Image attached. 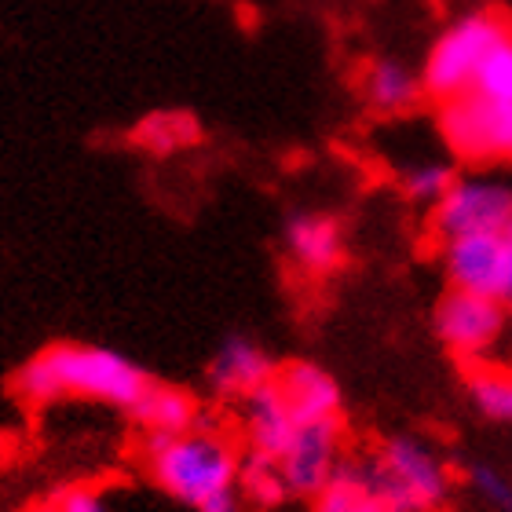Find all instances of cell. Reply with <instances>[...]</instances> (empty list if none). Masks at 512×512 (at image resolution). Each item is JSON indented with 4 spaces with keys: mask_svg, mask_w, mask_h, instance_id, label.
Returning a JSON list of instances; mask_svg holds the SVG:
<instances>
[{
    "mask_svg": "<svg viewBox=\"0 0 512 512\" xmlns=\"http://www.w3.org/2000/svg\"><path fill=\"white\" fill-rule=\"evenodd\" d=\"M242 436L249 450L271 454V458H282L297 436V417L275 388V377L242 399Z\"/></svg>",
    "mask_w": 512,
    "mask_h": 512,
    "instance_id": "13",
    "label": "cell"
},
{
    "mask_svg": "<svg viewBox=\"0 0 512 512\" xmlns=\"http://www.w3.org/2000/svg\"><path fill=\"white\" fill-rule=\"evenodd\" d=\"M469 395L476 410L494 421H512V370L498 366H472L469 370Z\"/></svg>",
    "mask_w": 512,
    "mask_h": 512,
    "instance_id": "19",
    "label": "cell"
},
{
    "mask_svg": "<svg viewBox=\"0 0 512 512\" xmlns=\"http://www.w3.org/2000/svg\"><path fill=\"white\" fill-rule=\"evenodd\" d=\"M341 443H344V421H308L297 425V436L282 454V476L289 483L293 498H315V494L333 480V472L341 469Z\"/></svg>",
    "mask_w": 512,
    "mask_h": 512,
    "instance_id": "8",
    "label": "cell"
},
{
    "mask_svg": "<svg viewBox=\"0 0 512 512\" xmlns=\"http://www.w3.org/2000/svg\"><path fill=\"white\" fill-rule=\"evenodd\" d=\"M498 235H502V304L512 308V224H505Z\"/></svg>",
    "mask_w": 512,
    "mask_h": 512,
    "instance_id": "24",
    "label": "cell"
},
{
    "mask_svg": "<svg viewBox=\"0 0 512 512\" xmlns=\"http://www.w3.org/2000/svg\"><path fill=\"white\" fill-rule=\"evenodd\" d=\"M282 242L289 260L308 275H330L344 264V227L326 213H293Z\"/></svg>",
    "mask_w": 512,
    "mask_h": 512,
    "instance_id": "12",
    "label": "cell"
},
{
    "mask_svg": "<svg viewBox=\"0 0 512 512\" xmlns=\"http://www.w3.org/2000/svg\"><path fill=\"white\" fill-rule=\"evenodd\" d=\"M202 136V125L194 114L187 110H154L143 121H136L132 128V143L143 147L154 158H165V154H176L183 147H194Z\"/></svg>",
    "mask_w": 512,
    "mask_h": 512,
    "instance_id": "17",
    "label": "cell"
},
{
    "mask_svg": "<svg viewBox=\"0 0 512 512\" xmlns=\"http://www.w3.org/2000/svg\"><path fill=\"white\" fill-rule=\"evenodd\" d=\"M512 224V187L487 176L454 180L450 191L432 205V231L443 242L461 235H487Z\"/></svg>",
    "mask_w": 512,
    "mask_h": 512,
    "instance_id": "6",
    "label": "cell"
},
{
    "mask_svg": "<svg viewBox=\"0 0 512 512\" xmlns=\"http://www.w3.org/2000/svg\"><path fill=\"white\" fill-rule=\"evenodd\" d=\"M421 92H425V81L399 59H377L363 77L366 103L381 114H403L421 99Z\"/></svg>",
    "mask_w": 512,
    "mask_h": 512,
    "instance_id": "16",
    "label": "cell"
},
{
    "mask_svg": "<svg viewBox=\"0 0 512 512\" xmlns=\"http://www.w3.org/2000/svg\"><path fill=\"white\" fill-rule=\"evenodd\" d=\"M443 267L454 289H472L502 300V235H461L443 242Z\"/></svg>",
    "mask_w": 512,
    "mask_h": 512,
    "instance_id": "11",
    "label": "cell"
},
{
    "mask_svg": "<svg viewBox=\"0 0 512 512\" xmlns=\"http://www.w3.org/2000/svg\"><path fill=\"white\" fill-rule=\"evenodd\" d=\"M275 388L289 403L297 425L330 421V417H341V410H344V395H341L337 377H333L330 370H322L319 363H308V359L278 363Z\"/></svg>",
    "mask_w": 512,
    "mask_h": 512,
    "instance_id": "9",
    "label": "cell"
},
{
    "mask_svg": "<svg viewBox=\"0 0 512 512\" xmlns=\"http://www.w3.org/2000/svg\"><path fill=\"white\" fill-rule=\"evenodd\" d=\"M150 480L187 509L238 487L242 454L224 432L194 425L187 432H139Z\"/></svg>",
    "mask_w": 512,
    "mask_h": 512,
    "instance_id": "2",
    "label": "cell"
},
{
    "mask_svg": "<svg viewBox=\"0 0 512 512\" xmlns=\"http://www.w3.org/2000/svg\"><path fill=\"white\" fill-rule=\"evenodd\" d=\"M366 469L399 512H432L447 502L450 472L421 439H384L374 458H366Z\"/></svg>",
    "mask_w": 512,
    "mask_h": 512,
    "instance_id": "4",
    "label": "cell"
},
{
    "mask_svg": "<svg viewBox=\"0 0 512 512\" xmlns=\"http://www.w3.org/2000/svg\"><path fill=\"white\" fill-rule=\"evenodd\" d=\"M242 502H246V498H242V491L235 487V491H224V494H216V498H209L198 512H242Z\"/></svg>",
    "mask_w": 512,
    "mask_h": 512,
    "instance_id": "25",
    "label": "cell"
},
{
    "mask_svg": "<svg viewBox=\"0 0 512 512\" xmlns=\"http://www.w3.org/2000/svg\"><path fill=\"white\" fill-rule=\"evenodd\" d=\"M128 421L139 432H187V428L202 425V403L187 388L154 381L139 395V403L128 410Z\"/></svg>",
    "mask_w": 512,
    "mask_h": 512,
    "instance_id": "14",
    "label": "cell"
},
{
    "mask_svg": "<svg viewBox=\"0 0 512 512\" xmlns=\"http://www.w3.org/2000/svg\"><path fill=\"white\" fill-rule=\"evenodd\" d=\"M505 308L498 297L472 293V289H454L436 308V333L450 352L465 363H480L491 352L505 330Z\"/></svg>",
    "mask_w": 512,
    "mask_h": 512,
    "instance_id": "7",
    "label": "cell"
},
{
    "mask_svg": "<svg viewBox=\"0 0 512 512\" xmlns=\"http://www.w3.org/2000/svg\"><path fill=\"white\" fill-rule=\"evenodd\" d=\"M55 512H110V505L99 487H70L55 498Z\"/></svg>",
    "mask_w": 512,
    "mask_h": 512,
    "instance_id": "23",
    "label": "cell"
},
{
    "mask_svg": "<svg viewBox=\"0 0 512 512\" xmlns=\"http://www.w3.org/2000/svg\"><path fill=\"white\" fill-rule=\"evenodd\" d=\"M238 491L249 505H260V509H278L286 498H293L286 476H282V461L271 458V454H256V450L242 454Z\"/></svg>",
    "mask_w": 512,
    "mask_h": 512,
    "instance_id": "18",
    "label": "cell"
},
{
    "mask_svg": "<svg viewBox=\"0 0 512 512\" xmlns=\"http://www.w3.org/2000/svg\"><path fill=\"white\" fill-rule=\"evenodd\" d=\"M458 180L450 165L443 161H421V165H410L403 172V194L410 202H421V205H436L443 194L450 191V183Z\"/></svg>",
    "mask_w": 512,
    "mask_h": 512,
    "instance_id": "20",
    "label": "cell"
},
{
    "mask_svg": "<svg viewBox=\"0 0 512 512\" xmlns=\"http://www.w3.org/2000/svg\"><path fill=\"white\" fill-rule=\"evenodd\" d=\"M439 132L461 161H512V99L461 92L439 103Z\"/></svg>",
    "mask_w": 512,
    "mask_h": 512,
    "instance_id": "5",
    "label": "cell"
},
{
    "mask_svg": "<svg viewBox=\"0 0 512 512\" xmlns=\"http://www.w3.org/2000/svg\"><path fill=\"white\" fill-rule=\"evenodd\" d=\"M278 363L249 337H227L220 344V352L209 359V388L216 399L227 403H242L249 392H256L260 384H267L275 377Z\"/></svg>",
    "mask_w": 512,
    "mask_h": 512,
    "instance_id": "10",
    "label": "cell"
},
{
    "mask_svg": "<svg viewBox=\"0 0 512 512\" xmlns=\"http://www.w3.org/2000/svg\"><path fill=\"white\" fill-rule=\"evenodd\" d=\"M509 33L512 26L502 15H494V11H476V15H465L454 26H447L436 37V44H432V52L425 59V70H421L425 92L432 99H439V103L469 92L476 74H480L483 59Z\"/></svg>",
    "mask_w": 512,
    "mask_h": 512,
    "instance_id": "3",
    "label": "cell"
},
{
    "mask_svg": "<svg viewBox=\"0 0 512 512\" xmlns=\"http://www.w3.org/2000/svg\"><path fill=\"white\" fill-rule=\"evenodd\" d=\"M311 512H399L374 483L366 461H341L333 480L311 498Z\"/></svg>",
    "mask_w": 512,
    "mask_h": 512,
    "instance_id": "15",
    "label": "cell"
},
{
    "mask_svg": "<svg viewBox=\"0 0 512 512\" xmlns=\"http://www.w3.org/2000/svg\"><path fill=\"white\" fill-rule=\"evenodd\" d=\"M469 483L487 505H494L498 512H512V483L498 469H491V465H472Z\"/></svg>",
    "mask_w": 512,
    "mask_h": 512,
    "instance_id": "22",
    "label": "cell"
},
{
    "mask_svg": "<svg viewBox=\"0 0 512 512\" xmlns=\"http://www.w3.org/2000/svg\"><path fill=\"white\" fill-rule=\"evenodd\" d=\"M150 384H154V377H150L147 366H139L125 352H114L103 344L59 341L30 355L15 370L11 388L26 406L85 399V403L114 406V410L128 414Z\"/></svg>",
    "mask_w": 512,
    "mask_h": 512,
    "instance_id": "1",
    "label": "cell"
},
{
    "mask_svg": "<svg viewBox=\"0 0 512 512\" xmlns=\"http://www.w3.org/2000/svg\"><path fill=\"white\" fill-rule=\"evenodd\" d=\"M469 92H480V96L491 99H512V33L491 48Z\"/></svg>",
    "mask_w": 512,
    "mask_h": 512,
    "instance_id": "21",
    "label": "cell"
},
{
    "mask_svg": "<svg viewBox=\"0 0 512 512\" xmlns=\"http://www.w3.org/2000/svg\"><path fill=\"white\" fill-rule=\"evenodd\" d=\"M30 512H55V498H52V502H41V505H33Z\"/></svg>",
    "mask_w": 512,
    "mask_h": 512,
    "instance_id": "26",
    "label": "cell"
}]
</instances>
